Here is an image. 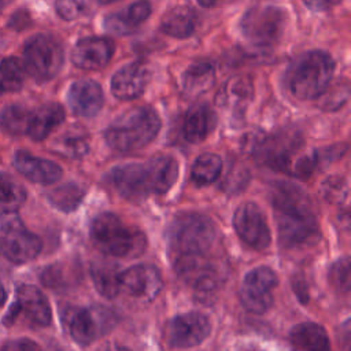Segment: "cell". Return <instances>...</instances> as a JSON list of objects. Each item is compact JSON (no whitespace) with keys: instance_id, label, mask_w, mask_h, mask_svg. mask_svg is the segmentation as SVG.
Returning a JSON list of instances; mask_svg holds the SVG:
<instances>
[{"instance_id":"ffe728a7","label":"cell","mask_w":351,"mask_h":351,"mask_svg":"<svg viewBox=\"0 0 351 351\" xmlns=\"http://www.w3.org/2000/svg\"><path fill=\"white\" fill-rule=\"evenodd\" d=\"M151 11L152 5L148 0H137L121 11L107 15L104 19V26L114 34H128L141 25L149 16Z\"/></svg>"},{"instance_id":"b9f144b4","label":"cell","mask_w":351,"mask_h":351,"mask_svg":"<svg viewBox=\"0 0 351 351\" xmlns=\"http://www.w3.org/2000/svg\"><path fill=\"white\" fill-rule=\"evenodd\" d=\"M29 14L26 12V11H18V12H15L14 15H12V18H11V21H10V26L12 27V29H23L27 23H29Z\"/></svg>"},{"instance_id":"ac0fdd59","label":"cell","mask_w":351,"mask_h":351,"mask_svg":"<svg viewBox=\"0 0 351 351\" xmlns=\"http://www.w3.org/2000/svg\"><path fill=\"white\" fill-rule=\"evenodd\" d=\"M71 111L84 118L95 117L104 103L101 86L93 80H78L71 84L67 93Z\"/></svg>"},{"instance_id":"7c38bea8","label":"cell","mask_w":351,"mask_h":351,"mask_svg":"<svg viewBox=\"0 0 351 351\" xmlns=\"http://www.w3.org/2000/svg\"><path fill=\"white\" fill-rule=\"evenodd\" d=\"M16 300L4 317V324L11 325L19 315H23L32 325L47 326L51 322V307L44 293L34 285H19Z\"/></svg>"},{"instance_id":"cb8c5ba5","label":"cell","mask_w":351,"mask_h":351,"mask_svg":"<svg viewBox=\"0 0 351 351\" xmlns=\"http://www.w3.org/2000/svg\"><path fill=\"white\" fill-rule=\"evenodd\" d=\"M215 125V114L203 103L193 104L184 119V136L189 143L203 141Z\"/></svg>"},{"instance_id":"e0dca14e","label":"cell","mask_w":351,"mask_h":351,"mask_svg":"<svg viewBox=\"0 0 351 351\" xmlns=\"http://www.w3.org/2000/svg\"><path fill=\"white\" fill-rule=\"evenodd\" d=\"M114 53V44L104 37L81 38L71 51V62L82 70H99L108 64Z\"/></svg>"},{"instance_id":"e575fe53","label":"cell","mask_w":351,"mask_h":351,"mask_svg":"<svg viewBox=\"0 0 351 351\" xmlns=\"http://www.w3.org/2000/svg\"><path fill=\"white\" fill-rule=\"evenodd\" d=\"M321 195L329 203H341L348 196V184L344 177L333 176L321 184Z\"/></svg>"},{"instance_id":"52a82bcc","label":"cell","mask_w":351,"mask_h":351,"mask_svg":"<svg viewBox=\"0 0 351 351\" xmlns=\"http://www.w3.org/2000/svg\"><path fill=\"white\" fill-rule=\"evenodd\" d=\"M287 19V12L281 7H255L243 16L241 32L254 47L270 48L282 37Z\"/></svg>"},{"instance_id":"9a60e30c","label":"cell","mask_w":351,"mask_h":351,"mask_svg":"<svg viewBox=\"0 0 351 351\" xmlns=\"http://www.w3.org/2000/svg\"><path fill=\"white\" fill-rule=\"evenodd\" d=\"M108 182L126 199L138 200L152 193L149 173L145 163H126L112 167Z\"/></svg>"},{"instance_id":"2e32d148","label":"cell","mask_w":351,"mask_h":351,"mask_svg":"<svg viewBox=\"0 0 351 351\" xmlns=\"http://www.w3.org/2000/svg\"><path fill=\"white\" fill-rule=\"evenodd\" d=\"M151 78L143 62H133L118 69L111 78V92L119 100H133L145 90Z\"/></svg>"},{"instance_id":"4316f807","label":"cell","mask_w":351,"mask_h":351,"mask_svg":"<svg viewBox=\"0 0 351 351\" xmlns=\"http://www.w3.org/2000/svg\"><path fill=\"white\" fill-rule=\"evenodd\" d=\"M215 80V70L211 62H193L182 75V86L189 96L200 95L211 88Z\"/></svg>"},{"instance_id":"74e56055","label":"cell","mask_w":351,"mask_h":351,"mask_svg":"<svg viewBox=\"0 0 351 351\" xmlns=\"http://www.w3.org/2000/svg\"><path fill=\"white\" fill-rule=\"evenodd\" d=\"M319 97H322L321 106L325 107L326 110L339 108L343 106V103L348 97V86H347V84H344V86L340 84L335 88H330V85H329Z\"/></svg>"},{"instance_id":"277c9868","label":"cell","mask_w":351,"mask_h":351,"mask_svg":"<svg viewBox=\"0 0 351 351\" xmlns=\"http://www.w3.org/2000/svg\"><path fill=\"white\" fill-rule=\"evenodd\" d=\"M335 71L333 59L324 51H310L298 58L287 75L291 95L299 100L318 99L330 85Z\"/></svg>"},{"instance_id":"4fadbf2b","label":"cell","mask_w":351,"mask_h":351,"mask_svg":"<svg viewBox=\"0 0 351 351\" xmlns=\"http://www.w3.org/2000/svg\"><path fill=\"white\" fill-rule=\"evenodd\" d=\"M210 333L208 318L197 311L174 317L165 329V337L171 347L188 348L200 344Z\"/></svg>"},{"instance_id":"3957f363","label":"cell","mask_w":351,"mask_h":351,"mask_svg":"<svg viewBox=\"0 0 351 351\" xmlns=\"http://www.w3.org/2000/svg\"><path fill=\"white\" fill-rule=\"evenodd\" d=\"M217 237L210 218L197 213H182L170 223L169 248L176 259L207 256Z\"/></svg>"},{"instance_id":"603a6c76","label":"cell","mask_w":351,"mask_h":351,"mask_svg":"<svg viewBox=\"0 0 351 351\" xmlns=\"http://www.w3.org/2000/svg\"><path fill=\"white\" fill-rule=\"evenodd\" d=\"M197 23V15L189 5H176L170 8L160 21V29L170 37L188 38L193 34Z\"/></svg>"},{"instance_id":"7bdbcfd3","label":"cell","mask_w":351,"mask_h":351,"mask_svg":"<svg viewBox=\"0 0 351 351\" xmlns=\"http://www.w3.org/2000/svg\"><path fill=\"white\" fill-rule=\"evenodd\" d=\"M234 0H197V3L204 8H214V7H223Z\"/></svg>"},{"instance_id":"44dd1931","label":"cell","mask_w":351,"mask_h":351,"mask_svg":"<svg viewBox=\"0 0 351 351\" xmlns=\"http://www.w3.org/2000/svg\"><path fill=\"white\" fill-rule=\"evenodd\" d=\"M252 96V81L245 75H237L229 80L222 88V92L218 96V101L230 112V115L239 117L244 114Z\"/></svg>"},{"instance_id":"6da1fadb","label":"cell","mask_w":351,"mask_h":351,"mask_svg":"<svg viewBox=\"0 0 351 351\" xmlns=\"http://www.w3.org/2000/svg\"><path fill=\"white\" fill-rule=\"evenodd\" d=\"M271 204L284 247L292 248L318 240V222L303 189L291 182H277L271 189Z\"/></svg>"},{"instance_id":"836d02e7","label":"cell","mask_w":351,"mask_h":351,"mask_svg":"<svg viewBox=\"0 0 351 351\" xmlns=\"http://www.w3.org/2000/svg\"><path fill=\"white\" fill-rule=\"evenodd\" d=\"M26 71L22 60L8 56L0 62V93L16 92L22 88Z\"/></svg>"},{"instance_id":"83f0119b","label":"cell","mask_w":351,"mask_h":351,"mask_svg":"<svg viewBox=\"0 0 351 351\" xmlns=\"http://www.w3.org/2000/svg\"><path fill=\"white\" fill-rule=\"evenodd\" d=\"M25 200V188L8 174L0 173V215L16 213Z\"/></svg>"},{"instance_id":"d4e9b609","label":"cell","mask_w":351,"mask_h":351,"mask_svg":"<svg viewBox=\"0 0 351 351\" xmlns=\"http://www.w3.org/2000/svg\"><path fill=\"white\" fill-rule=\"evenodd\" d=\"M152 193H166L177 180L178 163L170 155H156L147 163Z\"/></svg>"},{"instance_id":"7a4b0ae2","label":"cell","mask_w":351,"mask_h":351,"mask_svg":"<svg viewBox=\"0 0 351 351\" xmlns=\"http://www.w3.org/2000/svg\"><path fill=\"white\" fill-rule=\"evenodd\" d=\"M160 130V119L149 107H134L117 117L106 129L104 140L115 151L128 152L148 145Z\"/></svg>"},{"instance_id":"1f68e13d","label":"cell","mask_w":351,"mask_h":351,"mask_svg":"<svg viewBox=\"0 0 351 351\" xmlns=\"http://www.w3.org/2000/svg\"><path fill=\"white\" fill-rule=\"evenodd\" d=\"M85 196V189L75 182L63 184L48 193L49 203L60 211H74Z\"/></svg>"},{"instance_id":"30bf717a","label":"cell","mask_w":351,"mask_h":351,"mask_svg":"<svg viewBox=\"0 0 351 351\" xmlns=\"http://www.w3.org/2000/svg\"><path fill=\"white\" fill-rule=\"evenodd\" d=\"M277 274L266 266H259L252 269L244 277L240 300L243 306L255 314L266 313L273 304L271 291L277 287Z\"/></svg>"},{"instance_id":"8fae6325","label":"cell","mask_w":351,"mask_h":351,"mask_svg":"<svg viewBox=\"0 0 351 351\" xmlns=\"http://www.w3.org/2000/svg\"><path fill=\"white\" fill-rule=\"evenodd\" d=\"M233 226L239 237L255 250H266L271 234L265 214L256 203L247 202L239 206L233 215Z\"/></svg>"},{"instance_id":"ee69618b","label":"cell","mask_w":351,"mask_h":351,"mask_svg":"<svg viewBox=\"0 0 351 351\" xmlns=\"http://www.w3.org/2000/svg\"><path fill=\"white\" fill-rule=\"evenodd\" d=\"M5 300H7V293H5L4 287H3L1 282H0V307H3V304L5 303Z\"/></svg>"},{"instance_id":"f546056e","label":"cell","mask_w":351,"mask_h":351,"mask_svg":"<svg viewBox=\"0 0 351 351\" xmlns=\"http://www.w3.org/2000/svg\"><path fill=\"white\" fill-rule=\"evenodd\" d=\"M52 151L70 159H80L89 151L88 136L78 130L67 132L53 141Z\"/></svg>"},{"instance_id":"484cf974","label":"cell","mask_w":351,"mask_h":351,"mask_svg":"<svg viewBox=\"0 0 351 351\" xmlns=\"http://www.w3.org/2000/svg\"><path fill=\"white\" fill-rule=\"evenodd\" d=\"M291 341L298 351H330L326 330L314 322H303L293 326Z\"/></svg>"},{"instance_id":"7402d4cb","label":"cell","mask_w":351,"mask_h":351,"mask_svg":"<svg viewBox=\"0 0 351 351\" xmlns=\"http://www.w3.org/2000/svg\"><path fill=\"white\" fill-rule=\"evenodd\" d=\"M64 110L58 103H48L30 111L26 134L36 141L47 138L64 121Z\"/></svg>"},{"instance_id":"60d3db41","label":"cell","mask_w":351,"mask_h":351,"mask_svg":"<svg viewBox=\"0 0 351 351\" xmlns=\"http://www.w3.org/2000/svg\"><path fill=\"white\" fill-rule=\"evenodd\" d=\"M341 0H303V3L313 11H325L339 4Z\"/></svg>"},{"instance_id":"8992f818","label":"cell","mask_w":351,"mask_h":351,"mask_svg":"<svg viewBox=\"0 0 351 351\" xmlns=\"http://www.w3.org/2000/svg\"><path fill=\"white\" fill-rule=\"evenodd\" d=\"M62 45L53 37L36 34L23 47V67L37 82H47L60 71L63 66Z\"/></svg>"},{"instance_id":"d6a6232c","label":"cell","mask_w":351,"mask_h":351,"mask_svg":"<svg viewBox=\"0 0 351 351\" xmlns=\"http://www.w3.org/2000/svg\"><path fill=\"white\" fill-rule=\"evenodd\" d=\"M30 111L19 104H10L0 112V128L10 136L26 134Z\"/></svg>"},{"instance_id":"8d00e7d4","label":"cell","mask_w":351,"mask_h":351,"mask_svg":"<svg viewBox=\"0 0 351 351\" xmlns=\"http://www.w3.org/2000/svg\"><path fill=\"white\" fill-rule=\"evenodd\" d=\"M89 0H56L55 8L58 15L64 21L80 18L88 8Z\"/></svg>"},{"instance_id":"f6af8a7d","label":"cell","mask_w":351,"mask_h":351,"mask_svg":"<svg viewBox=\"0 0 351 351\" xmlns=\"http://www.w3.org/2000/svg\"><path fill=\"white\" fill-rule=\"evenodd\" d=\"M11 1H12V0H0V12L4 11V10L10 5Z\"/></svg>"},{"instance_id":"bcb514c9","label":"cell","mask_w":351,"mask_h":351,"mask_svg":"<svg viewBox=\"0 0 351 351\" xmlns=\"http://www.w3.org/2000/svg\"><path fill=\"white\" fill-rule=\"evenodd\" d=\"M114 1H117V0H99L100 4H111V3H114Z\"/></svg>"},{"instance_id":"4dcf8cb0","label":"cell","mask_w":351,"mask_h":351,"mask_svg":"<svg viewBox=\"0 0 351 351\" xmlns=\"http://www.w3.org/2000/svg\"><path fill=\"white\" fill-rule=\"evenodd\" d=\"M221 169H222L221 158L215 154L204 152L196 158L192 166V171H191L192 181L199 186L208 185L218 178Z\"/></svg>"},{"instance_id":"f35d334b","label":"cell","mask_w":351,"mask_h":351,"mask_svg":"<svg viewBox=\"0 0 351 351\" xmlns=\"http://www.w3.org/2000/svg\"><path fill=\"white\" fill-rule=\"evenodd\" d=\"M248 182V176L245 169H237V176H233L230 171L225 177L222 188L229 193H236L241 191Z\"/></svg>"},{"instance_id":"d590c367","label":"cell","mask_w":351,"mask_h":351,"mask_svg":"<svg viewBox=\"0 0 351 351\" xmlns=\"http://www.w3.org/2000/svg\"><path fill=\"white\" fill-rule=\"evenodd\" d=\"M329 282L340 292H348L351 280H350V259L348 256L340 258L329 269Z\"/></svg>"},{"instance_id":"ba28073f","label":"cell","mask_w":351,"mask_h":351,"mask_svg":"<svg viewBox=\"0 0 351 351\" xmlns=\"http://www.w3.org/2000/svg\"><path fill=\"white\" fill-rule=\"evenodd\" d=\"M0 251L14 263H26L41 251V240L32 233L15 214L0 218Z\"/></svg>"},{"instance_id":"9c48e42d","label":"cell","mask_w":351,"mask_h":351,"mask_svg":"<svg viewBox=\"0 0 351 351\" xmlns=\"http://www.w3.org/2000/svg\"><path fill=\"white\" fill-rule=\"evenodd\" d=\"M64 321L73 340L81 346H88L107 333L115 325L117 317L106 307L96 306L67 310Z\"/></svg>"},{"instance_id":"d6986e66","label":"cell","mask_w":351,"mask_h":351,"mask_svg":"<svg viewBox=\"0 0 351 351\" xmlns=\"http://www.w3.org/2000/svg\"><path fill=\"white\" fill-rule=\"evenodd\" d=\"M14 166L27 180L37 184H52L62 177V169L52 160L34 156L26 151H18L14 155Z\"/></svg>"},{"instance_id":"f1b7e54d","label":"cell","mask_w":351,"mask_h":351,"mask_svg":"<svg viewBox=\"0 0 351 351\" xmlns=\"http://www.w3.org/2000/svg\"><path fill=\"white\" fill-rule=\"evenodd\" d=\"M119 271L107 263H93L90 267V276L97 292L107 298L112 299L119 292Z\"/></svg>"},{"instance_id":"5b68a950","label":"cell","mask_w":351,"mask_h":351,"mask_svg":"<svg viewBox=\"0 0 351 351\" xmlns=\"http://www.w3.org/2000/svg\"><path fill=\"white\" fill-rule=\"evenodd\" d=\"M90 237L97 250L118 258L130 255L143 245L141 234L112 213H103L93 219Z\"/></svg>"},{"instance_id":"5bb4252c","label":"cell","mask_w":351,"mask_h":351,"mask_svg":"<svg viewBox=\"0 0 351 351\" xmlns=\"http://www.w3.org/2000/svg\"><path fill=\"white\" fill-rule=\"evenodd\" d=\"M162 287L160 273L152 265H136L119 274V291L133 299L151 302Z\"/></svg>"},{"instance_id":"ab89813d","label":"cell","mask_w":351,"mask_h":351,"mask_svg":"<svg viewBox=\"0 0 351 351\" xmlns=\"http://www.w3.org/2000/svg\"><path fill=\"white\" fill-rule=\"evenodd\" d=\"M0 351H40L37 344L29 339H16L5 343Z\"/></svg>"}]
</instances>
